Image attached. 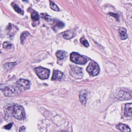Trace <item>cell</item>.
<instances>
[{"label":"cell","mask_w":132,"mask_h":132,"mask_svg":"<svg viewBox=\"0 0 132 132\" xmlns=\"http://www.w3.org/2000/svg\"><path fill=\"white\" fill-rule=\"evenodd\" d=\"M114 97L120 100H126L131 99V95L129 93L120 90L116 92L114 95Z\"/></svg>","instance_id":"obj_6"},{"label":"cell","mask_w":132,"mask_h":132,"mask_svg":"<svg viewBox=\"0 0 132 132\" xmlns=\"http://www.w3.org/2000/svg\"><path fill=\"white\" fill-rule=\"evenodd\" d=\"M29 35H30V33L28 31H25L22 33L21 37H20L21 43H23L25 40L26 39V38Z\"/></svg>","instance_id":"obj_19"},{"label":"cell","mask_w":132,"mask_h":132,"mask_svg":"<svg viewBox=\"0 0 132 132\" xmlns=\"http://www.w3.org/2000/svg\"><path fill=\"white\" fill-rule=\"evenodd\" d=\"M71 75L76 79L81 78L83 76V73L81 68L78 66H71Z\"/></svg>","instance_id":"obj_8"},{"label":"cell","mask_w":132,"mask_h":132,"mask_svg":"<svg viewBox=\"0 0 132 132\" xmlns=\"http://www.w3.org/2000/svg\"><path fill=\"white\" fill-rule=\"evenodd\" d=\"M13 45L10 42L5 41L3 44V48L5 49H11L12 48Z\"/></svg>","instance_id":"obj_21"},{"label":"cell","mask_w":132,"mask_h":132,"mask_svg":"<svg viewBox=\"0 0 132 132\" xmlns=\"http://www.w3.org/2000/svg\"><path fill=\"white\" fill-rule=\"evenodd\" d=\"M31 17L32 19L35 21H38L39 20V17L38 12L35 11L31 12Z\"/></svg>","instance_id":"obj_18"},{"label":"cell","mask_w":132,"mask_h":132,"mask_svg":"<svg viewBox=\"0 0 132 132\" xmlns=\"http://www.w3.org/2000/svg\"><path fill=\"white\" fill-rule=\"evenodd\" d=\"M12 123H10V124H8L7 125H6L5 127H4V128L5 129H11V127L12 126Z\"/></svg>","instance_id":"obj_25"},{"label":"cell","mask_w":132,"mask_h":132,"mask_svg":"<svg viewBox=\"0 0 132 132\" xmlns=\"http://www.w3.org/2000/svg\"><path fill=\"white\" fill-rule=\"evenodd\" d=\"M86 71L91 76H96L100 73V67L97 63L91 62L87 68Z\"/></svg>","instance_id":"obj_4"},{"label":"cell","mask_w":132,"mask_h":132,"mask_svg":"<svg viewBox=\"0 0 132 132\" xmlns=\"http://www.w3.org/2000/svg\"><path fill=\"white\" fill-rule=\"evenodd\" d=\"M132 103L125 104L124 111V116L125 117L132 116Z\"/></svg>","instance_id":"obj_10"},{"label":"cell","mask_w":132,"mask_h":132,"mask_svg":"<svg viewBox=\"0 0 132 132\" xmlns=\"http://www.w3.org/2000/svg\"><path fill=\"white\" fill-rule=\"evenodd\" d=\"M11 116L17 120H24L26 116L24 108L20 105L13 104L12 111Z\"/></svg>","instance_id":"obj_2"},{"label":"cell","mask_w":132,"mask_h":132,"mask_svg":"<svg viewBox=\"0 0 132 132\" xmlns=\"http://www.w3.org/2000/svg\"><path fill=\"white\" fill-rule=\"evenodd\" d=\"M63 73L59 71H53L52 80H58L60 79L62 77Z\"/></svg>","instance_id":"obj_12"},{"label":"cell","mask_w":132,"mask_h":132,"mask_svg":"<svg viewBox=\"0 0 132 132\" xmlns=\"http://www.w3.org/2000/svg\"><path fill=\"white\" fill-rule=\"evenodd\" d=\"M87 92L86 90H83L80 93L79 99L82 105H85L86 103Z\"/></svg>","instance_id":"obj_9"},{"label":"cell","mask_w":132,"mask_h":132,"mask_svg":"<svg viewBox=\"0 0 132 132\" xmlns=\"http://www.w3.org/2000/svg\"><path fill=\"white\" fill-rule=\"evenodd\" d=\"M70 60L75 64L84 65L87 62L86 58L76 52H72L70 55Z\"/></svg>","instance_id":"obj_3"},{"label":"cell","mask_w":132,"mask_h":132,"mask_svg":"<svg viewBox=\"0 0 132 132\" xmlns=\"http://www.w3.org/2000/svg\"><path fill=\"white\" fill-rule=\"evenodd\" d=\"M12 8H13L14 10L17 12L18 13H19V14L23 15V13H24L23 11L16 4H15L14 3H12Z\"/></svg>","instance_id":"obj_17"},{"label":"cell","mask_w":132,"mask_h":132,"mask_svg":"<svg viewBox=\"0 0 132 132\" xmlns=\"http://www.w3.org/2000/svg\"><path fill=\"white\" fill-rule=\"evenodd\" d=\"M116 128L122 132H131L130 127L124 124H119L116 125Z\"/></svg>","instance_id":"obj_11"},{"label":"cell","mask_w":132,"mask_h":132,"mask_svg":"<svg viewBox=\"0 0 132 132\" xmlns=\"http://www.w3.org/2000/svg\"><path fill=\"white\" fill-rule=\"evenodd\" d=\"M41 16L43 18L44 20L46 21H50L51 19V17L49 15L46 13H41Z\"/></svg>","instance_id":"obj_23"},{"label":"cell","mask_w":132,"mask_h":132,"mask_svg":"<svg viewBox=\"0 0 132 132\" xmlns=\"http://www.w3.org/2000/svg\"><path fill=\"white\" fill-rule=\"evenodd\" d=\"M57 132H66V131H64V130H61V131H57Z\"/></svg>","instance_id":"obj_27"},{"label":"cell","mask_w":132,"mask_h":132,"mask_svg":"<svg viewBox=\"0 0 132 132\" xmlns=\"http://www.w3.org/2000/svg\"><path fill=\"white\" fill-rule=\"evenodd\" d=\"M74 33L73 31L68 30L65 31L62 34L63 36L64 39L70 40L73 38L74 36Z\"/></svg>","instance_id":"obj_13"},{"label":"cell","mask_w":132,"mask_h":132,"mask_svg":"<svg viewBox=\"0 0 132 132\" xmlns=\"http://www.w3.org/2000/svg\"><path fill=\"white\" fill-rule=\"evenodd\" d=\"M64 26V23H62V22L59 21L58 22H57L56 24H55V27L57 28H62Z\"/></svg>","instance_id":"obj_24"},{"label":"cell","mask_w":132,"mask_h":132,"mask_svg":"<svg viewBox=\"0 0 132 132\" xmlns=\"http://www.w3.org/2000/svg\"><path fill=\"white\" fill-rule=\"evenodd\" d=\"M67 55H68V53L65 51H59L56 53L57 57L59 59H63L67 57Z\"/></svg>","instance_id":"obj_15"},{"label":"cell","mask_w":132,"mask_h":132,"mask_svg":"<svg viewBox=\"0 0 132 132\" xmlns=\"http://www.w3.org/2000/svg\"><path fill=\"white\" fill-rule=\"evenodd\" d=\"M16 64V62L7 63L4 65V67L6 70L9 71L11 70Z\"/></svg>","instance_id":"obj_16"},{"label":"cell","mask_w":132,"mask_h":132,"mask_svg":"<svg viewBox=\"0 0 132 132\" xmlns=\"http://www.w3.org/2000/svg\"><path fill=\"white\" fill-rule=\"evenodd\" d=\"M30 85V81L21 79L17 81L16 86L19 91H23L29 89Z\"/></svg>","instance_id":"obj_7"},{"label":"cell","mask_w":132,"mask_h":132,"mask_svg":"<svg viewBox=\"0 0 132 132\" xmlns=\"http://www.w3.org/2000/svg\"><path fill=\"white\" fill-rule=\"evenodd\" d=\"M26 130V128L25 126H22L19 128V132H25Z\"/></svg>","instance_id":"obj_26"},{"label":"cell","mask_w":132,"mask_h":132,"mask_svg":"<svg viewBox=\"0 0 132 132\" xmlns=\"http://www.w3.org/2000/svg\"><path fill=\"white\" fill-rule=\"evenodd\" d=\"M50 6L51 8L54 11H59V8L58 6L52 1H50Z\"/></svg>","instance_id":"obj_20"},{"label":"cell","mask_w":132,"mask_h":132,"mask_svg":"<svg viewBox=\"0 0 132 132\" xmlns=\"http://www.w3.org/2000/svg\"><path fill=\"white\" fill-rule=\"evenodd\" d=\"M80 42L81 43L86 47H87L89 46V44L86 40L84 37H82L80 39Z\"/></svg>","instance_id":"obj_22"},{"label":"cell","mask_w":132,"mask_h":132,"mask_svg":"<svg viewBox=\"0 0 132 132\" xmlns=\"http://www.w3.org/2000/svg\"><path fill=\"white\" fill-rule=\"evenodd\" d=\"M119 32L122 40H125L127 38V32L125 28L122 27L119 28Z\"/></svg>","instance_id":"obj_14"},{"label":"cell","mask_w":132,"mask_h":132,"mask_svg":"<svg viewBox=\"0 0 132 132\" xmlns=\"http://www.w3.org/2000/svg\"><path fill=\"white\" fill-rule=\"evenodd\" d=\"M0 90L3 92L6 97H13L19 94V90L14 85L6 86L5 84H0Z\"/></svg>","instance_id":"obj_1"},{"label":"cell","mask_w":132,"mask_h":132,"mask_svg":"<svg viewBox=\"0 0 132 132\" xmlns=\"http://www.w3.org/2000/svg\"><path fill=\"white\" fill-rule=\"evenodd\" d=\"M37 76L41 79H47L50 74V71L47 69L41 67H38L35 69Z\"/></svg>","instance_id":"obj_5"}]
</instances>
